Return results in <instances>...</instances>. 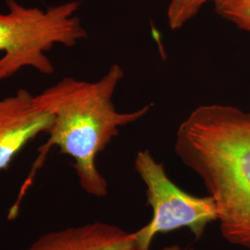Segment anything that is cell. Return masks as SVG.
Listing matches in <instances>:
<instances>
[{
    "mask_svg": "<svg viewBox=\"0 0 250 250\" xmlns=\"http://www.w3.org/2000/svg\"><path fill=\"white\" fill-rule=\"evenodd\" d=\"M182 160L213 198L224 239L250 250V112L215 110L191 135Z\"/></svg>",
    "mask_w": 250,
    "mask_h": 250,
    "instance_id": "obj_2",
    "label": "cell"
},
{
    "mask_svg": "<svg viewBox=\"0 0 250 250\" xmlns=\"http://www.w3.org/2000/svg\"><path fill=\"white\" fill-rule=\"evenodd\" d=\"M215 0H170L167 9L168 24L171 30H179L196 17L208 2Z\"/></svg>",
    "mask_w": 250,
    "mask_h": 250,
    "instance_id": "obj_8",
    "label": "cell"
},
{
    "mask_svg": "<svg viewBox=\"0 0 250 250\" xmlns=\"http://www.w3.org/2000/svg\"><path fill=\"white\" fill-rule=\"evenodd\" d=\"M124 75L123 68L113 64L97 82L64 77L35 96L36 106L53 114V125L47 132V141L38 149V157L20 190L17 201L11 207L9 219L18 214L22 198L53 146L74 161L81 188L87 194L107 196V180L97 166L99 153L119 134L121 127L141 120L152 108L149 104L132 112L117 110L113 96Z\"/></svg>",
    "mask_w": 250,
    "mask_h": 250,
    "instance_id": "obj_1",
    "label": "cell"
},
{
    "mask_svg": "<svg viewBox=\"0 0 250 250\" xmlns=\"http://www.w3.org/2000/svg\"><path fill=\"white\" fill-rule=\"evenodd\" d=\"M53 122V114L37 107L28 90L0 99V171L38 134H47Z\"/></svg>",
    "mask_w": 250,
    "mask_h": 250,
    "instance_id": "obj_5",
    "label": "cell"
},
{
    "mask_svg": "<svg viewBox=\"0 0 250 250\" xmlns=\"http://www.w3.org/2000/svg\"><path fill=\"white\" fill-rule=\"evenodd\" d=\"M134 170L146 186L147 204L151 207V221L134 232L137 250H149L159 233L188 228L200 239L208 224L217 222L213 198L196 197L178 188L170 180L164 165L156 161L149 150L138 152Z\"/></svg>",
    "mask_w": 250,
    "mask_h": 250,
    "instance_id": "obj_4",
    "label": "cell"
},
{
    "mask_svg": "<svg viewBox=\"0 0 250 250\" xmlns=\"http://www.w3.org/2000/svg\"><path fill=\"white\" fill-rule=\"evenodd\" d=\"M191 250V249H188V248H182L180 246L177 245H173V246H170V247H166V248H163L161 250Z\"/></svg>",
    "mask_w": 250,
    "mask_h": 250,
    "instance_id": "obj_9",
    "label": "cell"
},
{
    "mask_svg": "<svg viewBox=\"0 0 250 250\" xmlns=\"http://www.w3.org/2000/svg\"><path fill=\"white\" fill-rule=\"evenodd\" d=\"M21 250H137L134 232L93 222L46 232Z\"/></svg>",
    "mask_w": 250,
    "mask_h": 250,
    "instance_id": "obj_6",
    "label": "cell"
},
{
    "mask_svg": "<svg viewBox=\"0 0 250 250\" xmlns=\"http://www.w3.org/2000/svg\"><path fill=\"white\" fill-rule=\"evenodd\" d=\"M213 4L221 17L250 32V0H215Z\"/></svg>",
    "mask_w": 250,
    "mask_h": 250,
    "instance_id": "obj_7",
    "label": "cell"
},
{
    "mask_svg": "<svg viewBox=\"0 0 250 250\" xmlns=\"http://www.w3.org/2000/svg\"><path fill=\"white\" fill-rule=\"evenodd\" d=\"M5 2L9 11L0 12V81L25 67L52 74L53 64L45 52L58 44L71 47L88 36L76 15L82 1L45 10L25 7L16 0Z\"/></svg>",
    "mask_w": 250,
    "mask_h": 250,
    "instance_id": "obj_3",
    "label": "cell"
}]
</instances>
